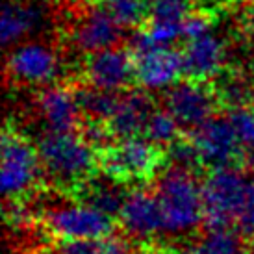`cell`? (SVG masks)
Instances as JSON below:
<instances>
[{
  "label": "cell",
  "mask_w": 254,
  "mask_h": 254,
  "mask_svg": "<svg viewBox=\"0 0 254 254\" xmlns=\"http://www.w3.org/2000/svg\"><path fill=\"white\" fill-rule=\"evenodd\" d=\"M37 152L47 177L71 193L99 167V150L80 132H47L37 143Z\"/></svg>",
  "instance_id": "obj_1"
},
{
  "label": "cell",
  "mask_w": 254,
  "mask_h": 254,
  "mask_svg": "<svg viewBox=\"0 0 254 254\" xmlns=\"http://www.w3.org/2000/svg\"><path fill=\"white\" fill-rule=\"evenodd\" d=\"M154 193L162 206L165 232L186 234L202 223V184L197 182L193 171L167 169L156 184Z\"/></svg>",
  "instance_id": "obj_2"
},
{
  "label": "cell",
  "mask_w": 254,
  "mask_h": 254,
  "mask_svg": "<svg viewBox=\"0 0 254 254\" xmlns=\"http://www.w3.org/2000/svg\"><path fill=\"white\" fill-rule=\"evenodd\" d=\"M165 163V150L143 135L119 139L99 150V167L106 177L123 184L147 182L160 173Z\"/></svg>",
  "instance_id": "obj_3"
},
{
  "label": "cell",
  "mask_w": 254,
  "mask_h": 254,
  "mask_svg": "<svg viewBox=\"0 0 254 254\" xmlns=\"http://www.w3.org/2000/svg\"><path fill=\"white\" fill-rule=\"evenodd\" d=\"M251 180L238 167H217L202 182V202L208 230H225L236 226Z\"/></svg>",
  "instance_id": "obj_4"
},
{
  "label": "cell",
  "mask_w": 254,
  "mask_h": 254,
  "mask_svg": "<svg viewBox=\"0 0 254 254\" xmlns=\"http://www.w3.org/2000/svg\"><path fill=\"white\" fill-rule=\"evenodd\" d=\"M45 175L37 147L6 127L2 134V191L6 200H26Z\"/></svg>",
  "instance_id": "obj_5"
},
{
  "label": "cell",
  "mask_w": 254,
  "mask_h": 254,
  "mask_svg": "<svg viewBox=\"0 0 254 254\" xmlns=\"http://www.w3.org/2000/svg\"><path fill=\"white\" fill-rule=\"evenodd\" d=\"M43 225L56 240H102L115 230V219L89 204L50 208Z\"/></svg>",
  "instance_id": "obj_6"
},
{
  "label": "cell",
  "mask_w": 254,
  "mask_h": 254,
  "mask_svg": "<svg viewBox=\"0 0 254 254\" xmlns=\"http://www.w3.org/2000/svg\"><path fill=\"white\" fill-rule=\"evenodd\" d=\"M190 137L197 145L202 165L212 169L238 167L236 163L245 156L230 115H213L198 128L191 130Z\"/></svg>",
  "instance_id": "obj_7"
},
{
  "label": "cell",
  "mask_w": 254,
  "mask_h": 254,
  "mask_svg": "<svg viewBox=\"0 0 254 254\" xmlns=\"http://www.w3.org/2000/svg\"><path fill=\"white\" fill-rule=\"evenodd\" d=\"M221 102L213 85L197 80H184L171 85L165 95V108L169 110L184 130H195L213 117Z\"/></svg>",
  "instance_id": "obj_8"
},
{
  "label": "cell",
  "mask_w": 254,
  "mask_h": 254,
  "mask_svg": "<svg viewBox=\"0 0 254 254\" xmlns=\"http://www.w3.org/2000/svg\"><path fill=\"white\" fill-rule=\"evenodd\" d=\"M85 82L93 87L119 93L135 82V60L130 49H112L87 54L84 65Z\"/></svg>",
  "instance_id": "obj_9"
},
{
  "label": "cell",
  "mask_w": 254,
  "mask_h": 254,
  "mask_svg": "<svg viewBox=\"0 0 254 254\" xmlns=\"http://www.w3.org/2000/svg\"><path fill=\"white\" fill-rule=\"evenodd\" d=\"M6 71L15 84L47 85L58 72V56L47 45L24 43L9 52Z\"/></svg>",
  "instance_id": "obj_10"
},
{
  "label": "cell",
  "mask_w": 254,
  "mask_h": 254,
  "mask_svg": "<svg viewBox=\"0 0 254 254\" xmlns=\"http://www.w3.org/2000/svg\"><path fill=\"white\" fill-rule=\"evenodd\" d=\"M132 54L135 60V82L147 91L171 87L184 76L182 50L173 47H147Z\"/></svg>",
  "instance_id": "obj_11"
},
{
  "label": "cell",
  "mask_w": 254,
  "mask_h": 254,
  "mask_svg": "<svg viewBox=\"0 0 254 254\" xmlns=\"http://www.w3.org/2000/svg\"><path fill=\"white\" fill-rule=\"evenodd\" d=\"M36 112L47 132H74L84 121L76 93L65 85L43 87L36 97Z\"/></svg>",
  "instance_id": "obj_12"
},
{
  "label": "cell",
  "mask_w": 254,
  "mask_h": 254,
  "mask_svg": "<svg viewBox=\"0 0 254 254\" xmlns=\"http://www.w3.org/2000/svg\"><path fill=\"white\" fill-rule=\"evenodd\" d=\"M117 219L127 234L139 240H148L156 234L165 232V221L160 200L156 193H150L147 190L130 191Z\"/></svg>",
  "instance_id": "obj_13"
},
{
  "label": "cell",
  "mask_w": 254,
  "mask_h": 254,
  "mask_svg": "<svg viewBox=\"0 0 254 254\" xmlns=\"http://www.w3.org/2000/svg\"><path fill=\"white\" fill-rule=\"evenodd\" d=\"M121 39L123 26L113 19L104 4L82 15L72 28V47L84 54L119 47Z\"/></svg>",
  "instance_id": "obj_14"
},
{
  "label": "cell",
  "mask_w": 254,
  "mask_h": 254,
  "mask_svg": "<svg viewBox=\"0 0 254 254\" xmlns=\"http://www.w3.org/2000/svg\"><path fill=\"white\" fill-rule=\"evenodd\" d=\"M226 56L225 41L208 32L197 39H190L182 50V72L188 80L208 82L223 72Z\"/></svg>",
  "instance_id": "obj_15"
},
{
  "label": "cell",
  "mask_w": 254,
  "mask_h": 254,
  "mask_svg": "<svg viewBox=\"0 0 254 254\" xmlns=\"http://www.w3.org/2000/svg\"><path fill=\"white\" fill-rule=\"evenodd\" d=\"M154 110V100L150 99L147 89H128L119 97V104L108 121V128L115 139L143 135L148 117Z\"/></svg>",
  "instance_id": "obj_16"
},
{
  "label": "cell",
  "mask_w": 254,
  "mask_h": 254,
  "mask_svg": "<svg viewBox=\"0 0 254 254\" xmlns=\"http://www.w3.org/2000/svg\"><path fill=\"white\" fill-rule=\"evenodd\" d=\"M128 193L130 191L125 190L123 182H119V180H113V178H110V180H95L91 177L89 180L80 184L76 190L72 191V197H76L78 202L89 204L93 208L100 210V212L115 217V215H119Z\"/></svg>",
  "instance_id": "obj_17"
},
{
  "label": "cell",
  "mask_w": 254,
  "mask_h": 254,
  "mask_svg": "<svg viewBox=\"0 0 254 254\" xmlns=\"http://www.w3.org/2000/svg\"><path fill=\"white\" fill-rule=\"evenodd\" d=\"M43 11L36 4L21 0H6L2 9V45L11 47L22 37L32 34L41 24Z\"/></svg>",
  "instance_id": "obj_18"
},
{
  "label": "cell",
  "mask_w": 254,
  "mask_h": 254,
  "mask_svg": "<svg viewBox=\"0 0 254 254\" xmlns=\"http://www.w3.org/2000/svg\"><path fill=\"white\" fill-rule=\"evenodd\" d=\"M72 89L76 93L78 106L82 110L84 119L108 123L110 117L113 115V112H115L117 104H119L121 95L115 91L99 89V87H93L89 84L78 85V87H72Z\"/></svg>",
  "instance_id": "obj_19"
},
{
  "label": "cell",
  "mask_w": 254,
  "mask_h": 254,
  "mask_svg": "<svg viewBox=\"0 0 254 254\" xmlns=\"http://www.w3.org/2000/svg\"><path fill=\"white\" fill-rule=\"evenodd\" d=\"M219 82L213 84V89L217 93V99L221 106H226L228 110H238L254 104L253 87L241 74H219Z\"/></svg>",
  "instance_id": "obj_20"
},
{
  "label": "cell",
  "mask_w": 254,
  "mask_h": 254,
  "mask_svg": "<svg viewBox=\"0 0 254 254\" xmlns=\"http://www.w3.org/2000/svg\"><path fill=\"white\" fill-rule=\"evenodd\" d=\"M186 254H245V245L232 228L208 230L204 238L193 247L184 251Z\"/></svg>",
  "instance_id": "obj_21"
},
{
  "label": "cell",
  "mask_w": 254,
  "mask_h": 254,
  "mask_svg": "<svg viewBox=\"0 0 254 254\" xmlns=\"http://www.w3.org/2000/svg\"><path fill=\"white\" fill-rule=\"evenodd\" d=\"M180 125L175 119V115L165 110H154L147 121V127L143 130V137L156 143L160 147H169L173 141L180 137Z\"/></svg>",
  "instance_id": "obj_22"
},
{
  "label": "cell",
  "mask_w": 254,
  "mask_h": 254,
  "mask_svg": "<svg viewBox=\"0 0 254 254\" xmlns=\"http://www.w3.org/2000/svg\"><path fill=\"white\" fill-rule=\"evenodd\" d=\"M102 4L123 28H135L147 22L150 7L147 0H104Z\"/></svg>",
  "instance_id": "obj_23"
},
{
  "label": "cell",
  "mask_w": 254,
  "mask_h": 254,
  "mask_svg": "<svg viewBox=\"0 0 254 254\" xmlns=\"http://www.w3.org/2000/svg\"><path fill=\"white\" fill-rule=\"evenodd\" d=\"M165 154H167V163H171V167L193 171L202 165L197 145L193 143L190 135H180L177 141H173L165 148Z\"/></svg>",
  "instance_id": "obj_24"
},
{
  "label": "cell",
  "mask_w": 254,
  "mask_h": 254,
  "mask_svg": "<svg viewBox=\"0 0 254 254\" xmlns=\"http://www.w3.org/2000/svg\"><path fill=\"white\" fill-rule=\"evenodd\" d=\"M43 254H99V240H60Z\"/></svg>",
  "instance_id": "obj_25"
},
{
  "label": "cell",
  "mask_w": 254,
  "mask_h": 254,
  "mask_svg": "<svg viewBox=\"0 0 254 254\" xmlns=\"http://www.w3.org/2000/svg\"><path fill=\"white\" fill-rule=\"evenodd\" d=\"M236 228L245 238H253L254 240V180H251L247 197L243 200V206H241L238 221H236Z\"/></svg>",
  "instance_id": "obj_26"
},
{
  "label": "cell",
  "mask_w": 254,
  "mask_h": 254,
  "mask_svg": "<svg viewBox=\"0 0 254 254\" xmlns=\"http://www.w3.org/2000/svg\"><path fill=\"white\" fill-rule=\"evenodd\" d=\"M208 32H212V17L208 13H193L188 17V21L184 22L182 37L184 39H197L204 36Z\"/></svg>",
  "instance_id": "obj_27"
},
{
  "label": "cell",
  "mask_w": 254,
  "mask_h": 254,
  "mask_svg": "<svg viewBox=\"0 0 254 254\" xmlns=\"http://www.w3.org/2000/svg\"><path fill=\"white\" fill-rule=\"evenodd\" d=\"M99 254H134V249L128 240L110 234L99 240Z\"/></svg>",
  "instance_id": "obj_28"
}]
</instances>
